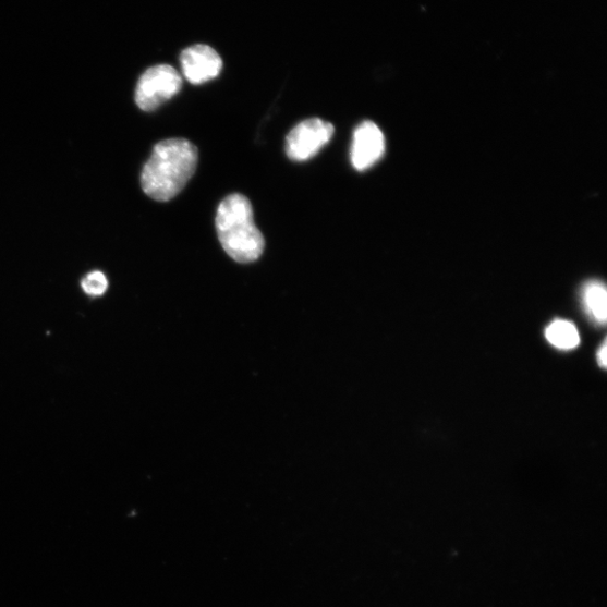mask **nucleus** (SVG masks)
Returning a JSON list of instances; mask_svg holds the SVG:
<instances>
[{
	"label": "nucleus",
	"instance_id": "f257e3e1",
	"mask_svg": "<svg viewBox=\"0 0 607 607\" xmlns=\"http://www.w3.org/2000/svg\"><path fill=\"white\" fill-rule=\"evenodd\" d=\"M198 163V150L185 138L158 143L141 174L142 190L155 201L168 202L186 187Z\"/></svg>",
	"mask_w": 607,
	"mask_h": 607
},
{
	"label": "nucleus",
	"instance_id": "f03ea898",
	"mask_svg": "<svg viewBox=\"0 0 607 607\" xmlns=\"http://www.w3.org/2000/svg\"><path fill=\"white\" fill-rule=\"evenodd\" d=\"M216 226L226 253L236 263H254L264 254L265 238L255 224L253 205L245 196L233 194L224 198Z\"/></svg>",
	"mask_w": 607,
	"mask_h": 607
},
{
	"label": "nucleus",
	"instance_id": "7ed1b4c3",
	"mask_svg": "<svg viewBox=\"0 0 607 607\" xmlns=\"http://www.w3.org/2000/svg\"><path fill=\"white\" fill-rule=\"evenodd\" d=\"M183 88V78L168 64L149 68L139 77L135 89V102L142 111L153 112Z\"/></svg>",
	"mask_w": 607,
	"mask_h": 607
},
{
	"label": "nucleus",
	"instance_id": "20e7f679",
	"mask_svg": "<svg viewBox=\"0 0 607 607\" xmlns=\"http://www.w3.org/2000/svg\"><path fill=\"white\" fill-rule=\"evenodd\" d=\"M335 126L320 119H309L298 124L286 138V154L293 161L302 162L315 157L328 145Z\"/></svg>",
	"mask_w": 607,
	"mask_h": 607
},
{
	"label": "nucleus",
	"instance_id": "39448f33",
	"mask_svg": "<svg viewBox=\"0 0 607 607\" xmlns=\"http://www.w3.org/2000/svg\"><path fill=\"white\" fill-rule=\"evenodd\" d=\"M183 74L193 85H202L217 78L222 71L221 56L211 47L195 45L181 54Z\"/></svg>",
	"mask_w": 607,
	"mask_h": 607
},
{
	"label": "nucleus",
	"instance_id": "423d86ee",
	"mask_svg": "<svg viewBox=\"0 0 607 607\" xmlns=\"http://www.w3.org/2000/svg\"><path fill=\"white\" fill-rule=\"evenodd\" d=\"M384 153L385 137L374 122H363L355 129L350 151L351 162L355 170L369 169L381 159Z\"/></svg>",
	"mask_w": 607,
	"mask_h": 607
},
{
	"label": "nucleus",
	"instance_id": "0eeeda50",
	"mask_svg": "<svg viewBox=\"0 0 607 607\" xmlns=\"http://www.w3.org/2000/svg\"><path fill=\"white\" fill-rule=\"evenodd\" d=\"M547 340L556 348L570 350L576 348L581 338L576 327L567 320H555L546 330Z\"/></svg>",
	"mask_w": 607,
	"mask_h": 607
},
{
	"label": "nucleus",
	"instance_id": "6e6552de",
	"mask_svg": "<svg viewBox=\"0 0 607 607\" xmlns=\"http://www.w3.org/2000/svg\"><path fill=\"white\" fill-rule=\"evenodd\" d=\"M584 302L597 323L604 325L607 317V293L605 286L598 281L587 283L584 290Z\"/></svg>",
	"mask_w": 607,
	"mask_h": 607
},
{
	"label": "nucleus",
	"instance_id": "1a4fd4ad",
	"mask_svg": "<svg viewBox=\"0 0 607 607\" xmlns=\"http://www.w3.org/2000/svg\"><path fill=\"white\" fill-rule=\"evenodd\" d=\"M82 286L88 295L100 296L109 288V281H107L102 272L94 271L83 279Z\"/></svg>",
	"mask_w": 607,
	"mask_h": 607
},
{
	"label": "nucleus",
	"instance_id": "9d476101",
	"mask_svg": "<svg viewBox=\"0 0 607 607\" xmlns=\"http://www.w3.org/2000/svg\"><path fill=\"white\" fill-rule=\"evenodd\" d=\"M606 349H607L606 341H604L603 344H602V348H600V350H599V352H598V362H599V365H600L603 368H605L606 365H607V362H606V356H607Z\"/></svg>",
	"mask_w": 607,
	"mask_h": 607
}]
</instances>
